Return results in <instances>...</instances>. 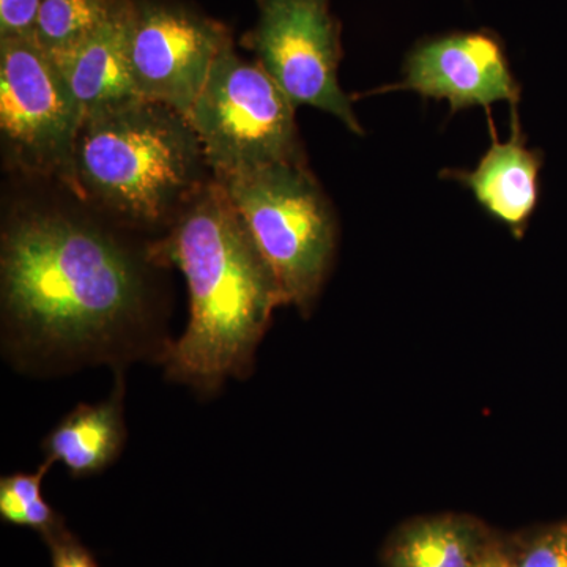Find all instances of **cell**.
Wrapping results in <instances>:
<instances>
[{"instance_id": "14", "label": "cell", "mask_w": 567, "mask_h": 567, "mask_svg": "<svg viewBox=\"0 0 567 567\" xmlns=\"http://www.w3.org/2000/svg\"><path fill=\"white\" fill-rule=\"evenodd\" d=\"M125 0H41L35 39L48 54L87 39L121 10Z\"/></svg>"}, {"instance_id": "10", "label": "cell", "mask_w": 567, "mask_h": 567, "mask_svg": "<svg viewBox=\"0 0 567 567\" xmlns=\"http://www.w3.org/2000/svg\"><path fill=\"white\" fill-rule=\"evenodd\" d=\"M492 145L473 171L446 169L440 177L461 183L496 221L516 238L524 237L539 203V153L527 147L517 106H511L509 137L503 142L487 110Z\"/></svg>"}, {"instance_id": "6", "label": "cell", "mask_w": 567, "mask_h": 567, "mask_svg": "<svg viewBox=\"0 0 567 567\" xmlns=\"http://www.w3.org/2000/svg\"><path fill=\"white\" fill-rule=\"evenodd\" d=\"M82 110L35 39H0V130L25 173L58 178L74 192V145Z\"/></svg>"}, {"instance_id": "11", "label": "cell", "mask_w": 567, "mask_h": 567, "mask_svg": "<svg viewBox=\"0 0 567 567\" xmlns=\"http://www.w3.org/2000/svg\"><path fill=\"white\" fill-rule=\"evenodd\" d=\"M130 10L132 2L125 0L99 31L74 47L50 54L84 115L142 99L130 66Z\"/></svg>"}, {"instance_id": "13", "label": "cell", "mask_w": 567, "mask_h": 567, "mask_svg": "<svg viewBox=\"0 0 567 567\" xmlns=\"http://www.w3.org/2000/svg\"><path fill=\"white\" fill-rule=\"evenodd\" d=\"M494 533L468 516L416 518L388 543L386 567H473Z\"/></svg>"}, {"instance_id": "8", "label": "cell", "mask_w": 567, "mask_h": 567, "mask_svg": "<svg viewBox=\"0 0 567 567\" xmlns=\"http://www.w3.org/2000/svg\"><path fill=\"white\" fill-rule=\"evenodd\" d=\"M229 43L223 25L183 7L132 3L128 55L136 91L186 117Z\"/></svg>"}, {"instance_id": "17", "label": "cell", "mask_w": 567, "mask_h": 567, "mask_svg": "<svg viewBox=\"0 0 567 567\" xmlns=\"http://www.w3.org/2000/svg\"><path fill=\"white\" fill-rule=\"evenodd\" d=\"M41 0H0V39H33Z\"/></svg>"}, {"instance_id": "9", "label": "cell", "mask_w": 567, "mask_h": 567, "mask_svg": "<svg viewBox=\"0 0 567 567\" xmlns=\"http://www.w3.org/2000/svg\"><path fill=\"white\" fill-rule=\"evenodd\" d=\"M412 91L450 103L451 112L507 102L517 106L522 87L511 71L502 41L491 32H458L423 41L410 52L404 80L363 96Z\"/></svg>"}, {"instance_id": "19", "label": "cell", "mask_w": 567, "mask_h": 567, "mask_svg": "<svg viewBox=\"0 0 567 567\" xmlns=\"http://www.w3.org/2000/svg\"><path fill=\"white\" fill-rule=\"evenodd\" d=\"M473 567H517L516 548L513 540L492 536Z\"/></svg>"}, {"instance_id": "5", "label": "cell", "mask_w": 567, "mask_h": 567, "mask_svg": "<svg viewBox=\"0 0 567 567\" xmlns=\"http://www.w3.org/2000/svg\"><path fill=\"white\" fill-rule=\"evenodd\" d=\"M295 110L259 63L244 61L227 44L188 115L213 178L306 162Z\"/></svg>"}, {"instance_id": "3", "label": "cell", "mask_w": 567, "mask_h": 567, "mask_svg": "<svg viewBox=\"0 0 567 567\" xmlns=\"http://www.w3.org/2000/svg\"><path fill=\"white\" fill-rule=\"evenodd\" d=\"M207 171L188 117L166 104L134 99L82 118L74 193L134 221L181 213L213 181Z\"/></svg>"}, {"instance_id": "12", "label": "cell", "mask_w": 567, "mask_h": 567, "mask_svg": "<svg viewBox=\"0 0 567 567\" xmlns=\"http://www.w3.org/2000/svg\"><path fill=\"white\" fill-rule=\"evenodd\" d=\"M123 382L102 404L78 405L44 439L48 461L61 462L73 477L96 475L110 466L125 445Z\"/></svg>"}, {"instance_id": "2", "label": "cell", "mask_w": 567, "mask_h": 567, "mask_svg": "<svg viewBox=\"0 0 567 567\" xmlns=\"http://www.w3.org/2000/svg\"><path fill=\"white\" fill-rule=\"evenodd\" d=\"M148 254L156 264L177 267L188 284V328L166 347V375L205 394L230 377H248L271 315L284 303L221 183L213 178Z\"/></svg>"}, {"instance_id": "18", "label": "cell", "mask_w": 567, "mask_h": 567, "mask_svg": "<svg viewBox=\"0 0 567 567\" xmlns=\"http://www.w3.org/2000/svg\"><path fill=\"white\" fill-rule=\"evenodd\" d=\"M43 540L50 548L51 567H100L95 555L65 525Z\"/></svg>"}, {"instance_id": "16", "label": "cell", "mask_w": 567, "mask_h": 567, "mask_svg": "<svg viewBox=\"0 0 567 567\" xmlns=\"http://www.w3.org/2000/svg\"><path fill=\"white\" fill-rule=\"evenodd\" d=\"M517 567H567V522L514 540Z\"/></svg>"}, {"instance_id": "4", "label": "cell", "mask_w": 567, "mask_h": 567, "mask_svg": "<svg viewBox=\"0 0 567 567\" xmlns=\"http://www.w3.org/2000/svg\"><path fill=\"white\" fill-rule=\"evenodd\" d=\"M219 183L270 267L282 303L311 311L333 264L338 226L308 164H274Z\"/></svg>"}, {"instance_id": "15", "label": "cell", "mask_w": 567, "mask_h": 567, "mask_svg": "<svg viewBox=\"0 0 567 567\" xmlns=\"http://www.w3.org/2000/svg\"><path fill=\"white\" fill-rule=\"evenodd\" d=\"M52 462H43L33 473H13L0 480V518L13 527L31 528L41 537L65 525V518L43 498L41 484Z\"/></svg>"}, {"instance_id": "1", "label": "cell", "mask_w": 567, "mask_h": 567, "mask_svg": "<svg viewBox=\"0 0 567 567\" xmlns=\"http://www.w3.org/2000/svg\"><path fill=\"white\" fill-rule=\"evenodd\" d=\"M2 303L14 357L66 368L122 363L133 346L144 287L111 237L59 215H31L2 240Z\"/></svg>"}, {"instance_id": "7", "label": "cell", "mask_w": 567, "mask_h": 567, "mask_svg": "<svg viewBox=\"0 0 567 567\" xmlns=\"http://www.w3.org/2000/svg\"><path fill=\"white\" fill-rule=\"evenodd\" d=\"M249 43L257 63L295 107L328 112L363 136L352 100L338 81L341 39L328 0H259Z\"/></svg>"}]
</instances>
